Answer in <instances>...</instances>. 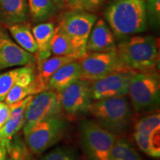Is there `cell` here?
Instances as JSON below:
<instances>
[{
  "label": "cell",
  "mask_w": 160,
  "mask_h": 160,
  "mask_svg": "<svg viewBox=\"0 0 160 160\" xmlns=\"http://www.w3.org/2000/svg\"><path fill=\"white\" fill-rule=\"evenodd\" d=\"M41 160H78V154L73 148L62 146L46 153Z\"/></svg>",
  "instance_id": "4316f807"
},
{
  "label": "cell",
  "mask_w": 160,
  "mask_h": 160,
  "mask_svg": "<svg viewBox=\"0 0 160 160\" xmlns=\"http://www.w3.org/2000/svg\"><path fill=\"white\" fill-rule=\"evenodd\" d=\"M7 158V148L6 143L0 140V160H6Z\"/></svg>",
  "instance_id": "4dcf8cb0"
},
{
  "label": "cell",
  "mask_w": 160,
  "mask_h": 160,
  "mask_svg": "<svg viewBox=\"0 0 160 160\" xmlns=\"http://www.w3.org/2000/svg\"><path fill=\"white\" fill-rule=\"evenodd\" d=\"M73 58L65 56H54L46 59L44 62L37 67L35 82L37 93L46 91V86L53 73L66 64L74 61Z\"/></svg>",
  "instance_id": "d6986e66"
},
{
  "label": "cell",
  "mask_w": 160,
  "mask_h": 160,
  "mask_svg": "<svg viewBox=\"0 0 160 160\" xmlns=\"http://www.w3.org/2000/svg\"><path fill=\"white\" fill-rule=\"evenodd\" d=\"M62 111L57 92L45 91L33 95L25 111L22 127L24 135L40 121L53 116L62 114Z\"/></svg>",
  "instance_id": "ba28073f"
},
{
  "label": "cell",
  "mask_w": 160,
  "mask_h": 160,
  "mask_svg": "<svg viewBox=\"0 0 160 160\" xmlns=\"http://www.w3.org/2000/svg\"><path fill=\"white\" fill-rule=\"evenodd\" d=\"M28 10L34 22L42 23L57 14L58 8L51 0H28Z\"/></svg>",
  "instance_id": "7402d4cb"
},
{
  "label": "cell",
  "mask_w": 160,
  "mask_h": 160,
  "mask_svg": "<svg viewBox=\"0 0 160 160\" xmlns=\"http://www.w3.org/2000/svg\"><path fill=\"white\" fill-rule=\"evenodd\" d=\"M8 28L20 47L34 54L37 51V45L28 24L25 22L13 24L8 25Z\"/></svg>",
  "instance_id": "ffe728a7"
},
{
  "label": "cell",
  "mask_w": 160,
  "mask_h": 160,
  "mask_svg": "<svg viewBox=\"0 0 160 160\" xmlns=\"http://www.w3.org/2000/svg\"><path fill=\"white\" fill-rule=\"evenodd\" d=\"M104 15L118 39L143 33L147 29L145 0H112Z\"/></svg>",
  "instance_id": "6da1fadb"
},
{
  "label": "cell",
  "mask_w": 160,
  "mask_h": 160,
  "mask_svg": "<svg viewBox=\"0 0 160 160\" xmlns=\"http://www.w3.org/2000/svg\"><path fill=\"white\" fill-rule=\"evenodd\" d=\"M105 0H67L66 4L71 10L93 13L102 6Z\"/></svg>",
  "instance_id": "83f0119b"
},
{
  "label": "cell",
  "mask_w": 160,
  "mask_h": 160,
  "mask_svg": "<svg viewBox=\"0 0 160 160\" xmlns=\"http://www.w3.org/2000/svg\"><path fill=\"white\" fill-rule=\"evenodd\" d=\"M35 94H37L35 79L33 82L30 85H24L16 81L15 84L6 96L4 102L8 105H11L25 99L28 96Z\"/></svg>",
  "instance_id": "d4e9b609"
},
{
  "label": "cell",
  "mask_w": 160,
  "mask_h": 160,
  "mask_svg": "<svg viewBox=\"0 0 160 160\" xmlns=\"http://www.w3.org/2000/svg\"><path fill=\"white\" fill-rule=\"evenodd\" d=\"M66 129L67 121L62 114L46 118L25 135V144L32 153L41 154L62 138Z\"/></svg>",
  "instance_id": "52a82bcc"
},
{
  "label": "cell",
  "mask_w": 160,
  "mask_h": 160,
  "mask_svg": "<svg viewBox=\"0 0 160 160\" xmlns=\"http://www.w3.org/2000/svg\"><path fill=\"white\" fill-rule=\"evenodd\" d=\"M7 155L6 160H33L31 152L25 142L20 139L17 134L13 136L6 144Z\"/></svg>",
  "instance_id": "cb8c5ba5"
},
{
  "label": "cell",
  "mask_w": 160,
  "mask_h": 160,
  "mask_svg": "<svg viewBox=\"0 0 160 160\" xmlns=\"http://www.w3.org/2000/svg\"><path fill=\"white\" fill-rule=\"evenodd\" d=\"M116 49L114 36L108 25L103 19L97 20L86 44L87 53L108 52Z\"/></svg>",
  "instance_id": "5bb4252c"
},
{
  "label": "cell",
  "mask_w": 160,
  "mask_h": 160,
  "mask_svg": "<svg viewBox=\"0 0 160 160\" xmlns=\"http://www.w3.org/2000/svg\"><path fill=\"white\" fill-rule=\"evenodd\" d=\"M81 69L79 60L66 64L53 73L46 86V91L59 93L73 82L80 79Z\"/></svg>",
  "instance_id": "ac0fdd59"
},
{
  "label": "cell",
  "mask_w": 160,
  "mask_h": 160,
  "mask_svg": "<svg viewBox=\"0 0 160 160\" xmlns=\"http://www.w3.org/2000/svg\"><path fill=\"white\" fill-rule=\"evenodd\" d=\"M133 137L142 151L149 157H160V115L158 112L142 117L136 123Z\"/></svg>",
  "instance_id": "8fae6325"
},
{
  "label": "cell",
  "mask_w": 160,
  "mask_h": 160,
  "mask_svg": "<svg viewBox=\"0 0 160 160\" xmlns=\"http://www.w3.org/2000/svg\"><path fill=\"white\" fill-rule=\"evenodd\" d=\"M24 66L5 73H0V102H3L5 100L6 96L15 84L19 75L22 72Z\"/></svg>",
  "instance_id": "484cf974"
},
{
  "label": "cell",
  "mask_w": 160,
  "mask_h": 160,
  "mask_svg": "<svg viewBox=\"0 0 160 160\" xmlns=\"http://www.w3.org/2000/svg\"><path fill=\"white\" fill-rule=\"evenodd\" d=\"M80 142L89 160H109L117 136L103 128L97 122L85 119L79 126Z\"/></svg>",
  "instance_id": "5b68a950"
},
{
  "label": "cell",
  "mask_w": 160,
  "mask_h": 160,
  "mask_svg": "<svg viewBox=\"0 0 160 160\" xmlns=\"http://www.w3.org/2000/svg\"><path fill=\"white\" fill-rule=\"evenodd\" d=\"M12 108V105H8L3 102H0V128L2 127L9 117Z\"/></svg>",
  "instance_id": "f546056e"
},
{
  "label": "cell",
  "mask_w": 160,
  "mask_h": 160,
  "mask_svg": "<svg viewBox=\"0 0 160 160\" xmlns=\"http://www.w3.org/2000/svg\"><path fill=\"white\" fill-rule=\"evenodd\" d=\"M133 108L137 113L157 109L160 100V79L157 70L136 72L128 89Z\"/></svg>",
  "instance_id": "277c9868"
},
{
  "label": "cell",
  "mask_w": 160,
  "mask_h": 160,
  "mask_svg": "<svg viewBox=\"0 0 160 160\" xmlns=\"http://www.w3.org/2000/svg\"><path fill=\"white\" fill-rule=\"evenodd\" d=\"M120 61L127 69L137 72L156 71L159 55L157 42L151 36H133L122 39L117 46Z\"/></svg>",
  "instance_id": "7a4b0ae2"
},
{
  "label": "cell",
  "mask_w": 160,
  "mask_h": 160,
  "mask_svg": "<svg viewBox=\"0 0 160 160\" xmlns=\"http://www.w3.org/2000/svg\"><path fill=\"white\" fill-rule=\"evenodd\" d=\"M62 111L75 117L88 112L92 103L90 81L79 79L57 93Z\"/></svg>",
  "instance_id": "7c38bea8"
},
{
  "label": "cell",
  "mask_w": 160,
  "mask_h": 160,
  "mask_svg": "<svg viewBox=\"0 0 160 160\" xmlns=\"http://www.w3.org/2000/svg\"><path fill=\"white\" fill-rule=\"evenodd\" d=\"M34 54L15 43L5 30L0 28V71L13 66L35 63Z\"/></svg>",
  "instance_id": "4fadbf2b"
},
{
  "label": "cell",
  "mask_w": 160,
  "mask_h": 160,
  "mask_svg": "<svg viewBox=\"0 0 160 160\" xmlns=\"http://www.w3.org/2000/svg\"><path fill=\"white\" fill-rule=\"evenodd\" d=\"M147 20L151 25L157 26L160 20V0H145Z\"/></svg>",
  "instance_id": "f1b7e54d"
},
{
  "label": "cell",
  "mask_w": 160,
  "mask_h": 160,
  "mask_svg": "<svg viewBox=\"0 0 160 160\" xmlns=\"http://www.w3.org/2000/svg\"><path fill=\"white\" fill-rule=\"evenodd\" d=\"M109 160H143L129 141L125 139L116 140L110 153Z\"/></svg>",
  "instance_id": "603a6c76"
},
{
  "label": "cell",
  "mask_w": 160,
  "mask_h": 160,
  "mask_svg": "<svg viewBox=\"0 0 160 160\" xmlns=\"http://www.w3.org/2000/svg\"><path fill=\"white\" fill-rule=\"evenodd\" d=\"M97 20L93 13L80 10L70 9L59 17L58 26L71 39L80 59L87 53L86 44Z\"/></svg>",
  "instance_id": "8992f818"
},
{
  "label": "cell",
  "mask_w": 160,
  "mask_h": 160,
  "mask_svg": "<svg viewBox=\"0 0 160 160\" xmlns=\"http://www.w3.org/2000/svg\"><path fill=\"white\" fill-rule=\"evenodd\" d=\"M33 97V95L28 96L21 101L11 104L12 108L9 117L0 128V140L7 143L20 129L22 128L25 111Z\"/></svg>",
  "instance_id": "2e32d148"
},
{
  "label": "cell",
  "mask_w": 160,
  "mask_h": 160,
  "mask_svg": "<svg viewBox=\"0 0 160 160\" xmlns=\"http://www.w3.org/2000/svg\"><path fill=\"white\" fill-rule=\"evenodd\" d=\"M79 62L81 69L80 79L88 81L102 79L118 70L127 69L120 61L117 49L108 52L87 53Z\"/></svg>",
  "instance_id": "9c48e42d"
},
{
  "label": "cell",
  "mask_w": 160,
  "mask_h": 160,
  "mask_svg": "<svg viewBox=\"0 0 160 160\" xmlns=\"http://www.w3.org/2000/svg\"><path fill=\"white\" fill-rule=\"evenodd\" d=\"M88 112L99 125L117 137L129 129L133 117L131 104L125 97L95 100Z\"/></svg>",
  "instance_id": "3957f363"
},
{
  "label": "cell",
  "mask_w": 160,
  "mask_h": 160,
  "mask_svg": "<svg viewBox=\"0 0 160 160\" xmlns=\"http://www.w3.org/2000/svg\"><path fill=\"white\" fill-rule=\"evenodd\" d=\"M51 53L55 56H65L76 60L80 59L71 39L59 26L55 28L54 34L51 40Z\"/></svg>",
  "instance_id": "44dd1931"
},
{
  "label": "cell",
  "mask_w": 160,
  "mask_h": 160,
  "mask_svg": "<svg viewBox=\"0 0 160 160\" xmlns=\"http://www.w3.org/2000/svg\"><path fill=\"white\" fill-rule=\"evenodd\" d=\"M28 12V0H0V23L3 25L25 22Z\"/></svg>",
  "instance_id": "e0dca14e"
},
{
  "label": "cell",
  "mask_w": 160,
  "mask_h": 160,
  "mask_svg": "<svg viewBox=\"0 0 160 160\" xmlns=\"http://www.w3.org/2000/svg\"><path fill=\"white\" fill-rule=\"evenodd\" d=\"M136 72L130 69H121L112 72L102 79L90 81L92 99L125 97L128 93L130 82Z\"/></svg>",
  "instance_id": "30bf717a"
},
{
  "label": "cell",
  "mask_w": 160,
  "mask_h": 160,
  "mask_svg": "<svg viewBox=\"0 0 160 160\" xmlns=\"http://www.w3.org/2000/svg\"><path fill=\"white\" fill-rule=\"evenodd\" d=\"M58 9H62L66 5L67 0H51Z\"/></svg>",
  "instance_id": "1f68e13d"
},
{
  "label": "cell",
  "mask_w": 160,
  "mask_h": 160,
  "mask_svg": "<svg viewBox=\"0 0 160 160\" xmlns=\"http://www.w3.org/2000/svg\"><path fill=\"white\" fill-rule=\"evenodd\" d=\"M55 25L53 22H42L32 28L33 37L37 45V51L34 53L35 64L37 67L51 57V40L55 31Z\"/></svg>",
  "instance_id": "9a60e30c"
}]
</instances>
